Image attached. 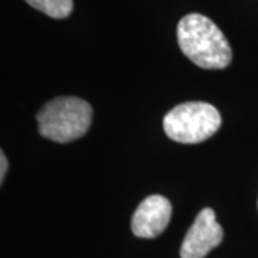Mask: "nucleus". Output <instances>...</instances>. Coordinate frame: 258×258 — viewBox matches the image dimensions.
<instances>
[{
  "mask_svg": "<svg viewBox=\"0 0 258 258\" xmlns=\"http://www.w3.org/2000/svg\"><path fill=\"white\" fill-rule=\"evenodd\" d=\"M0 181L3 182L5 181V176H6V171H8V159L5 157V154L2 152L0 154Z\"/></svg>",
  "mask_w": 258,
  "mask_h": 258,
  "instance_id": "obj_7",
  "label": "nucleus"
},
{
  "mask_svg": "<svg viewBox=\"0 0 258 258\" xmlns=\"http://www.w3.org/2000/svg\"><path fill=\"white\" fill-rule=\"evenodd\" d=\"M92 108L76 96H60L47 102L36 119L39 134L46 139L66 144L83 137L92 122Z\"/></svg>",
  "mask_w": 258,
  "mask_h": 258,
  "instance_id": "obj_2",
  "label": "nucleus"
},
{
  "mask_svg": "<svg viewBox=\"0 0 258 258\" xmlns=\"http://www.w3.org/2000/svg\"><path fill=\"white\" fill-rule=\"evenodd\" d=\"M178 43L184 55L203 69H224L232 50L220 28L204 15L191 13L178 23Z\"/></svg>",
  "mask_w": 258,
  "mask_h": 258,
  "instance_id": "obj_1",
  "label": "nucleus"
},
{
  "mask_svg": "<svg viewBox=\"0 0 258 258\" xmlns=\"http://www.w3.org/2000/svg\"><path fill=\"white\" fill-rule=\"evenodd\" d=\"M224 238L222 227L215 220V212L205 208L200 212L188 230L181 245V258H204Z\"/></svg>",
  "mask_w": 258,
  "mask_h": 258,
  "instance_id": "obj_4",
  "label": "nucleus"
},
{
  "mask_svg": "<svg viewBox=\"0 0 258 258\" xmlns=\"http://www.w3.org/2000/svg\"><path fill=\"white\" fill-rule=\"evenodd\" d=\"M172 214L171 203L162 195H151L139 204L131 227L137 237L155 238L168 227Z\"/></svg>",
  "mask_w": 258,
  "mask_h": 258,
  "instance_id": "obj_5",
  "label": "nucleus"
},
{
  "mask_svg": "<svg viewBox=\"0 0 258 258\" xmlns=\"http://www.w3.org/2000/svg\"><path fill=\"white\" fill-rule=\"evenodd\" d=\"M221 126V115L207 102L176 105L164 118V131L175 142L198 144L212 137Z\"/></svg>",
  "mask_w": 258,
  "mask_h": 258,
  "instance_id": "obj_3",
  "label": "nucleus"
},
{
  "mask_svg": "<svg viewBox=\"0 0 258 258\" xmlns=\"http://www.w3.org/2000/svg\"><path fill=\"white\" fill-rule=\"evenodd\" d=\"M32 8L53 19H64L74 9V0H26Z\"/></svg>",
  "mask_w": 258,
  "mask_h": 258,
  "instance_id": "obj_6",
  "label": "nucleus"
}]
</instances>
